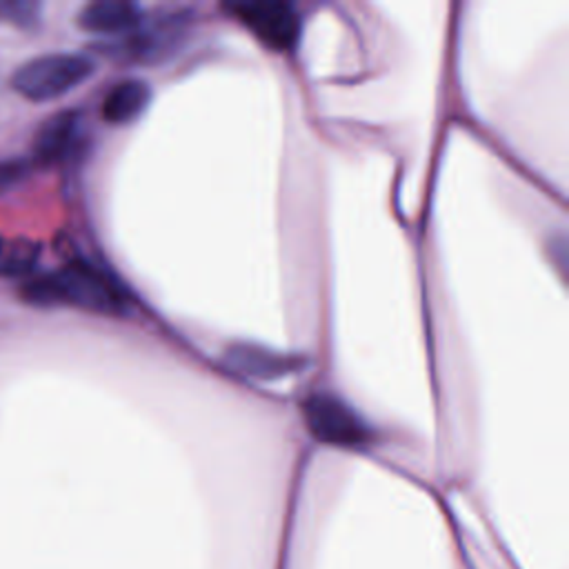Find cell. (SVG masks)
I'll use <instances>...</instances> for the list:
<instances>
[{
    "instance_id": "obj_1",
    "label": "cell",
    "mask_w": 569,
    "mask_h": 569,
    "mask_svg": "<svg viewBox=\"0 0 569 569\" xmlns=\"http://www.w3.org/2000/svg\"><path fill=\"white\" fill-rule=\"evenodd\" d=\"M20 293L31 305H73L107 316L127 311L124 293L100 269L82 260L29 280Z\"/></svg>"
},
{
    "instance_id": "obj_2",
    "label": "cell",
    "mask_w": 569,
    "mask_h": 569,
    "mask_svg": "<svg viewBox=\"0 0 569 569\" xmlns=\"http://www.w3.org/2000/svg\"><path fill=\"white\" fill-rule=\"evenodd\" d=\"M93 71L91 58L82 53H49L20 64L11 78L13 89L36 102L53 100L84 82Z\"/></svg>"
},
{
    "instance_id": "obj_3",
    "label": "cell",
    "mask_w": 569,
    "mask_h": 569,
    "mask_svg": "<svg viewBox=\"0 0 569 569\" xmlns=\"http://www.w3.org/2000/svg\"><path fill=\"white\" fill-rule=\"evenodd\" d=\"M302 418L311 436L333 447H360L371 438L369 425L338 396L316 391L302 402Z\"/></svg>"
},
{
    "instance_id": "obj_4",
    "label": "cell",
    "mask_w": 569,
    "mask_h": 569,
    "mask_svg": "<svg viewBox=\"0 0 569 569\" xmlns=\"http://www.w3.org/2000/svg\"><path fill=\"white\" fill-rule=\"evenodd\" d=\"M227 7L267 47L276 51L296 47L300 38V16L293 4L284 0H244Z\"/></svg>"
},
{
    "instance_id": "obj_5",
    "label": "cell",
    "mask_w": 569,
    "mask_h": 569,
    "mask_svg": "<svg viewBox=\"0 0 569 569\" xmlns=\"http://www.w3.org/2000/svg\"><path fill=\"white\" fill-rule=\"evenodd\" d=\"M224 362L249 378L258 380H276L282 376L293 373L300 369L302 360L291 353L273 351L262 345H251V342H233L224 349Z\"/></svg>"
},
{
    "instance_id": "obj_6",
    "label": "cell",
    "mask_w": 569,
    "mask_h": 569,
    "mask_svg": "<svg viewBox=\"0 0 569 569\" xmlns=\"http://www.w3.org/2000/svg\"><path fill=\"white\" fill-rule=\"evenodd\" d=\"M142 22V9L129 0H93L78 13V24L91 33H129Z\"/></svg>"
},
{
    "instance_id": "obj_7",
    "label": "cell",
    "mask_w": 569,
    "mask_h": 569,
    "mask_svg": "<svg viewBox=\"0 0 569 569\" xmlns=\"http://www.w3.org/2000/svg\"><path fill=\"white\" fill-rule=\"evenodd\" d=\"M187 22H189V18L178 11L171 16H162L144 31L133 29V33L127 38V42H122V49H127L129 51L127 56H131L136 60H160V56L171 51L173 44L178 42V38L184 33Z\"/></svg>"
},
{
    "instance_id": "obj_8",
    "label": "cell",
    "mask_w": 569,
    "mask_h": 569,
    "mask_svg": "<svg viewBox=\"0 0 569 569\" xmlns=\"http://www.w3.org/2000/svg\"><path fill=\"white\" fill-rule=\"evenodd\" d=\"M80 127L78 111H58L49 116L33 136V158L38 162H53L73 144Z\"/></svg>"
},
{
    "instance_id": "obj_9",
    "label": "cell",
    "mask_w": 569,
    "mask_h": 569,
    "mask_svg": "<svg viewBox=\"0 0 569 569\" xmlns=\"http://www.w3.org/2000/svg\"><path fill=\"white\" fill-rule=\"evenodd\" d=\"M151 89L144 80L129 78L111 87L102 100V118L111 124H127L136 120L149 104Z\"/></svg>"
},
{
    "instance_id": "obj_10",
    "label": "cell",
    "mask_w": 569,
    "mask_h": 569,
    "mask_svg": "<svg viewBox=\"0 0 569 569\" xmlns=\"http://www.w3.org/2000/svg\"><path fill=\"white\" fill-rule=\"evenodd\" d=\"M40 256V244L29 238H18L9 249L0 251V273L2 276H24L33 269Z\"/></svg>"
},
{
    "instance_id": "obj_11",
    "label": "cell",
    "mask_w": 569,
    "mask_h": 569,
    "mask_svg": "<svg viewBox=\"0 0 569 569\" xmlns=\"http://www.w3.org/2000/svg\"><path fill=\"white\" fill-rule=\"evenodd\" d=\"M0 13L7 20L29 24L38 16V4H33V2H0Z\"/></svg>"
},
{
    "instance_id": "obj_12",
    "label": "cell",
    "mask_w": 569,
    "mask_h": 569,
    "mask_svg": "<svg viewBox=\"0 0 569 569\" xmlns=\"http://www.w3.org/2000/svg\"><path fill=\"white\" fill-rule=\"evenodd\" d=\"M0 251H2V240H0Z\"/></svg>"
}]
</instances>
